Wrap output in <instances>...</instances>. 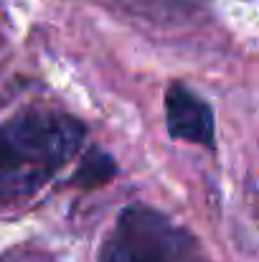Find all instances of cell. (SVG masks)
I'll return each instance as SVG.
<instances>
[{"label": "cell", "instance_id": "obj_1", "mask_svg": "<svg viewBox=\"0 0 259 262\" xmlns=\"http://www.w3.org/2000/svg\"><path fill=\"white\" fill-rule=\"evenodd\" d=\"M84 122L66 112L23 110L0 125V204L36 196L82 148Z\"/></svg>", "mask_w": 259, "mask_h": 262}, {"label": "cell", "instance_id": "obj_2", "mask_svg": "<svg viewBox=\"0 0 259 262\" xmlns=\"http://www.w3.org/2000/svg\"><path fill=\"white\" fill-rule=\"evenodd\" d=\"M99 262H208L201 242L168 214L130 204L107 234Z\"/></svg>", "mask_w": 259, "mask_h": 262}, {"label": "cell", "instance_id": "obj_3", "mask_svg": "<svg viewBox=\"0 0 259 262\" xmlns=\"http://www.w3.org/2000/svg\"><path fill=\"white\" fill-rule=\"evenodd\" d=\"M166 127L175 140L206 148L216 145L214 110L201 94H196L183 82H173L166 92Z\"/></svg>", "mask_w": 259, "mask_h": 262}, {"label": "cell", "instance_id": "obj_4", "mask_svg": "<svg viewBox=\"0 0 259 262\" xmlns=\"http://www.w3.org/2000/svg\"><path fill=\"white\" fill-rule=\"evenodd\" d=\"M114 176H117L114 158L102 148H89L74 171L72 183L82 191H94V188H102L104 183H109Z\"/></svg>", "mask_w": 259, "mask_h": 262}]
</instances>
